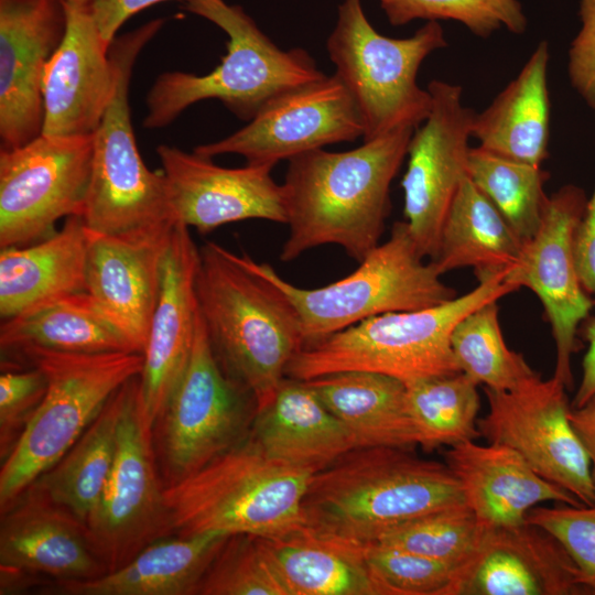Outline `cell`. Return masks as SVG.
<instances>
[{"instance_id": "1", "label": "cell", "mask_w": 595, "mask_h": 595, "mask_svg": "<svg viewBox=\"0 0 595 595\" xmlns=\"http://www.w3.org/2000/svg\"><path fill=\"white\" fill-rule=\"evenodd\" d=\"M414 129H400L349 151L316 149L289 160L284 196L289 235L280 259L336 245L360 262L380 242L390 185Z\"/></svg>"}, {"instance_id": "2", "label": "cell", "mask_w": 595, "mask_h": 595, "mask_svg": "<svg viewBox=\"0 0 595 595\" xmlns=\"http://www.w3.org/2000/svg\"><path fill=\"white\" fill-rule=\"evenodd\" d=\"M464 502L446 464L392 446L356 447L314 473L304 528L359 544L425 513Z\"/></svg>"}, {"instance_id": "3", "label": "cell", "mask_w": 595, "mask_h": 595, "mask_svg": "<svg viewBox=\"0 0 595 595\" xmlns=\"http://www.w3.org/2000/svg\"><path fill=\"white\" fill-rule=\"evenodd\" d=\"M196 278L198 312L225 372L256 401L273 396L304 346L299 314L271 281L215 242L201 249Z\"/></svg>"}, {"instance_id": "4", "label": "cell", "mask_w": 595, "mask_h": 595, "mask_svg": "<svg viewBox=\"0 0 595 595\" xmlns=\"http://www.w3.org/2000/svg\"><path fill=\"white\" fill-rule=\"evenodd\" d=\"M505 275L501 271L479 278L473 290L439 305L377 315L305 345L291 359L286 377L310 380L364 370L408 382L461 372L452 332L477 307L518 290Z\"/></svg>"}, {"instance_id": "5", "label": "cell", "mask_w": 595, "mask_h": 595, "mask_svg": "<svg viewBox=\"0 0 595 595\" xmlns=\"http://www.w3.org/2000/svg\"><path fill=\"white\" fill-rule=\"evenodd\" d=\"M184 9L227 34V53L205 75H159L145 97L148 113L142 125L147 129L169 126L187 107L205 99H217L237 118L250 121L277 96L325 75L305 50L278 47L240 6L186 0Z\"/></svg>"}, {"instance_id": "6", "label": "cell", "mask_w": 595, "mask_h": 595, "mask_svg": "<svg viewBox=\"0 0 595 595\" xmlns=\"http://www.w3.org/2000/svg\"><path fill=\"white\" fill-rule=\"evenodd\" d=\"M313 473L267 455L248 434L174 485L164 487L173 534L205 532L274 538L303 523Z\"/></svg>"}, {"instance_id": "7", "label": "cell", "mask_w": 595, "mask_h": 595, "mask_svg": "<svg viewBox=\"0 0 595 595\" xmlns=\"http://www.w3.org/2000/svg\"><path fill=\"white\" fill-rule=\"evenodd\" d=\"M29 366L44 372L47 390L1 465V512L63 457L123 383L141 374L143 356L32 349L1 360V369Z\"/></svg>"}, {"instance_id": "8", "label": "cell", "mask_w": 595, "mask_h": 595, "mask_svg": "<svg viewBox=\"0 0 595 595\" xmlns=\"http://www.w3.org/2000/svg\"><path fill=\"white\" fill-rule=\"evenodd\" d=\"M240 261L275 284L299 314L304 346L367 318L390 312L413 311L456 296L433 261L424 262L407 223L397 221L389 238L372 249L358 268L324 286L293 285L264 262L246 253Z\"/></svg>"}, {"instance_id": "9", "label": "cell", "mask_w": 595, "mask_h": 595, "mask_svg": "<svg viewBox=\"0 0 595 595\" xmlns=\"http://www.w3.org/2000/svg\"><path fill=\"white\" fill-rule=\"evenodd\" d=\"M164 22L151 20L117 36L109 46L115 87L93 134L91 175L82 214L93 234L118 235L175 224L163 172L151 171L140 155L129 105L134 63Z\"/></svg>"}, {"instance_id": "10", "label": "cell", "mask_w": 595, "mask_h": 595, "mask_svg": "<svg viewBox=\"0 0 595 595\" xmlns=\"http://www.w3.org/2000/svg\"><path fill=\"white\" fill-rule=\"evenodd\" d=\"M326 46L335 75L358 108L364 141L415 130L428 118L432 96L416 76L431 53L447 46L437 21H428L410 37H388L371 25L361 0H344Z\"/></svg>"}, {"instance_id": "11", "label": "cell", "mask_w": 595, "mask_h": 595, "mask_svg": "<svg viewBox=\"0 0 595 595\" xmlns=\"http://www.w3.org/2000/svg\"><path fill=\"white\" fill-rule=\"evenodd\" d=\"M255 412L251 393L218 363L199 315L187 367L152 429L164 487L240 443Z\"/></svg>"}, {"instance_id": "12", "label": "cell", "mask_w": 595, "mask_h": 595, "mask_svg": "<svg viewBox=\"0 0 595 595\" xmlns=\"http://www.w3.org/2000/svg\"><path fill=\"white\" fill-rule=\"evenodd\" d=\"M85 530L106 572L126 564L153 541L173 534L152 432L140 415L139 376L123 385L113 465Z\"/></svg>"}, {"instance_id": "13", "label": "cell", "mask_w": 595, "mask_h": 595, "mask_svg": "<svg viewBox=\"0 0 595 595\" xmlns=\"http://www.w3.org/2000/svg\"><path fill=\"white\" fill-rule=\"evenodd\" d=\"M93 164V134L42 133L0 151V248L40 241L58 219L82 216Z\"/></svg>"}, {"instance_id": "14", "label": "cell", "mask_w": 595, "mask_h": 595, "mask_svg": "<svg viewBox=\"0 0 595 595\" xmlns=\"http://www.w3.org/2000/svg\"><path fill=\"white\" fill-rule=\"evenodd\" d=\"M565 389L554 376H538L511 391L484 388L488 412L477 428L488 443L512 448L541 477L589 506L595 504V482L570 421Z\"/></svg>"}, {"instance_id": "15", "label": "cell", "mask_w": 595, "mask_h": 595, "mask_svg": "<svg viewBox=\"0 0 595 595\" xmlns=\"http://www.w3.org/2000/svg\"><path fill=\"white\" fill-rule=\"evenodd\" d=\"M364 134L354 98L334 74L292 88L269 102L241 129L194 152L214 158L238 154L247 164L274 166L279 161Z\"/></svg>"}, {"instance_id": "16", "label": "cell", "mask_w": 595, "mask_h": 595, "mask_svg": "<svg viewBox=\"0 0 595 595\" xmlns=\"http://www.w3.org/2000/svg\"><path fill=\"white\" fill-rule=\"evenodd\" d=\"M428 90L432 108L410 139L401 187L404 221L420 253L432 260L450 206L468 176L476 112L463 105L459 85L434 79Z\"/></svg>"}, {"instance_id": "17", "label": "cell", "mask_w": 595, "mask_h": 595, "mask_svg": "<svg viewBox=\"0 0 595 595\" xmlns=\"http://www.w3.org/2000/svg\"><path fill=\"white\" fill-rule=\"evenodd\" d=\"M586 204L585 192L572 184L550 196L539 229L522 245L505 275L506 282L530 289L542 302L556 349L553 376L566 388L573 379L571 357L577 326L593 306L581 283L574 252L575 231Z\"/></svg>"}, {"instance_id": "18", "label": "cell", "mask_w": 595, "mask_h": 595, "mask_svg": "<svg viewBox=\"0 0 595 595\" xmlns=\"http://www.w3.org/2000/svg\"><path fill=\"white\" fill-rule=\"evenodd\" d=\"M175 223L202 234L225 224L264 219L286 223L282 185L270 165L223 167L212 158L176 147L156 148Z\"/></svg>"}, {"instance_id": "19", "label": "cell", "mask_w": 595, "mask_h": 595, "mask_svg": "<svg viewBox=\"0 0 595 595\" xmlns=\"http://www.w3.org/2000/svg\"><path fill=\"white\" fill-rule=\"evenodd\" d=\"M66 30L64 0H0L1 150L43 132V76Z\"/></svg>"}, {"instance_id": "20", "label": "cell", "mask_w": 595, "mask_h": 595, "mask_svg": "<svg viewBox=\"0 0 595 595\" xmlns=\"http://www.w3.org/2000/svg\"><path fill=\"white\" fill-rule=\"evenodd\" d=\"M199 259L201 251L190 228L176 223L163 257L161 290L139 375L140 415L150 432L178 385L193 350L199 317L196 295Z\"/></svg>"}, {"instance_id": "21", "label": "cell", "mask_w": 595, "mask_h": 595, "mask_svg": "<svg viewBox=\"0 0 595 595\" xmlns=\"http://www.w3.org/2000/svg\"><path fill=\"white\" fill-rule=\"evenodd\" d=\"M66 30L43 76L44 134L91 136L110 102L115 72L89 0H64Z\"/></svg>"}, {"instance_id": "22", "label": "cell", "mask_w": 595, "mask_h": 595, "mask_svg": "<svg viewBox=\"0 0 595 595\" xmlns=\"http://www.w3.org/2000/svg\"><path fill=\"white\" fill-rule=\"evenodd\" d=\"M175 224L118 235L90 232L85 291L140 354L159 299L163 257Z\"/></svg>"}, {"instance_id": "23", "label": "cell", "mask_w": 595, "mask_h": 595, "mask_svg": "<svg viewBox=\"0 0 595 595\" xmlns=\"http://www.w3.org/2000/svg\"><path fill=\"white\" fill-rule=\"evenodd\" d=\"M587 593L564 548L528 522L512 528H486L477 549L461 566L453 589V595Z\"/></svg>"}, {"instance_id": "24", "label": "cell", "mask_w": 595, "mask_h": 595, "mask_svg": "<svg viewBox=\"0 0 595 595\" xmlns=\"http://www.w3.org/2000/svg\"><path fill=\"white\" fill-rule=\"evenodd\" d=\"M0 566L57 581L89 580L106 573L85 527L35 485L1 512Z\"/></svg>"}, {"instance_id": "25", "label": "cell", "mask_w": 595, "mask_h": 595, "mask_svg": "<svg viewBox=\"0 0 595 595\" xmlns=\"http://www.w3.org/2000/svg\"><path fill=\"white\" fill-rule=\"evenodd\" d=\"M445 464L457 478L464 504L486 528H512L545 501L583 504L544 479L512 448L466 441L445 450Z\"/></svg>"}, {"instance_id": "26", "label": "cell", "mask_w": 595, "mask_h": 595, "mask_svg": "<svg viewBox=\"0 0 595 595\" xmlns=\"http://www.w3.org/2000/svg\"><path fill=\"white\" fill-rule=\"evenodd\" d=\"M249 435L270 457L313 474L357 447L306 381L290 377L256 409Z\"/></svg>"}, {"instance_id": "27", "label": "cell", "mask_w": 595, "mask_h": 595, "mask_svg": "<svg viewBox=\"0 0 595 595\" xmlns=\"http://www.w3.org/2000/svg\"><path fill=\"white\" fill-rule=\"evenodd\" d=\"M90 231L82 216L66 218L48 237L0 250V316L2 321L39 305L85 291Z\"/></svg>"}, {"instance_id": "28", "label": "cell", "mask_w": 595, "mask_h": 595, "mask_svg": "<svg viewBox=\"0 0 595 595\" xmlns=\"http://www.w3.org/2000/svg\"><path fill=\"white\" fill-rule=\"evenodd\" d=\"M229 534L166 536L120 567L89 580L57 581L45 594L192 595Z\"/></svg>"}, {"instance_id": "29", "label": "cell", "mask_w": 595, "mask_h": 595, "mask_svg": "<svg viewBox=\"0 0 595 595\" xmlns=\"http://www.w3.org/2000/svg\"><path fill=\"white\" fill-rule=\"evenodd\" d=\"M549 45L541 41L519 74L482 112L472 137L480 148L515 161L541 165L549 156Z\"/></svg>"}, {"instance_id": "30", "label": "cell", "mask_w": 595, "mask_h": 595, "mask_svg": "<svg viewBox=\"0 0 595 595\" xmlns=\"http://www.w3.org/2000/svg\"><path fill=\"white\" fill-rule=\"evenodd\" d=\"M304 381L349 431L357 447L419 445L403 381L364 370L339 371Z\"/></svg>"}, {"instance_id": "31", "label": "cell", "mask_w": 595, "mask_h": 595, "mask_svg": "<svg viewBox=\"0 0 595 595\" xmlns=\"http://www.w3.org/2000/svg\"><path fill=\"white\" fill-rule=\"evenodd\" d=\"M1 360L32 349L71 354L138 353L86 292L64 295L2 321Z\"/></svg>"}, {"instance_id": "32", "label": "cell", "mask_w": 595, "mask_h": 595, "mask_svg": "<svg viewBox=\"0 0 595 595\" xmlns=\"http://www.w3.org/2000/svg\"><path fill=\"white\" fill-rule=\"evenodd\" d=\"M259 539L288 595H381L366 562L364 544L304 527Z\"/></svg>"}, {"instance_id": "33", "label": "cell", "mask_w": 595, "mask_h": 595, "mask_svg": "<svg viewBox=\"0 0 595 595\" xmlns=\"http://www.w3.org/2000/svg\"><path fill=\"white\" fill-rule=\"evenodd\" d=\"M521 248L501 214L466 176L446 214L437 252L431 261L442 274L472 267L479 279L507 271Z\"/></svg>"}, {"instance_id": "34", "label": "cell", "mask_w": 595, "mask_h": 595, "mask_svg": "<svg viewBox=\"0 0 595 595\" xmlns=\"http://www.w3.org/2000/svg\"><path fill=\"white\" fill-rule=\"evenodd\" d=\"M123 385L110 397L76 443L32 484L53 502L68 510L84 527L113 465Z\"/></svg>"}, {"instance_id": "35", "label": "cell", "mask_w": 595, "mask_h": 595, "mask_svg": "<svg viewBox=\"0 0 595 595\" xmlns=\"http://www.w3.org/2000/svg\"><path fill=\"white\" fill-rule=\"evenodd\" d=\"M419 445L430 451L479 437V386L463 372L404 382Z\"/></svg>"}, {"instance_id": "36", "label": "cell", "mask_w": 595, "mask_h": 595, "mask_svg": "<svg viewBox=\"0 0 595 595\" xmlns=\"http://www.w3.org/2000/svg\"><path fill=\"white\" fill-rule=\"evenodd\" d=\"M467 173L523 245L539 229L549 197V173L539 165L507 159L480 147L470 148Z\"/></svg>"}, {"instance_id": "37", "label": "cell", "mask_w": 595, "mask_h": 595, "mask_svg": "<svg viewBox=\"0 0 595 595\" xmlns=\"http://www.w3.org/2000/svg\"><path fill=\"white\" fill-rule=\"evenodd\" d=\"M451 346L461 372L484 388L511 391L539 376L521 354L507 346L497 301L466 315L453 329Z\"/></svg>"}, {"instance_id": "38", "label": "cell", "mask_w": 595, "mask_h": 595, "mask_svg": "<svg viewBox=\"0 0 595 595\" xmlns=\"http://www.w3.org/2000/svg\"><path fill=\"white\" fill-rule=\"evenodd\" d=\"M485 529L462 502L401 523L371 543L403 549L461 569L477 549Z\"/></svg>"}, {"instance_id": "39", "label": "cell", "mask_w": 595, "mask_h": 595, "mask_svg": "<svg viewBox=\"0 0 595 595\" xmlns=\"http://www.w3.org/2000/svg\"><path fill=\"white\" fill-rule=\"evenodd\" d=\"M379 3L392 25L418 19L453 20L484 39L501 26L521 34L528 24L518 0H379Z\"/></svg>"}, {"instance_id": "40", "label": "cell", "mask_w": 595, "mask_h": 595, "mask_svg": "<svg viewBox=\"0 0 595 595\" xmlns=\"http://www.w3.org/2000/svg\"><path fill=\"white\" fill-rule=\"evenodd\" d=\"M199 595H288L259 537L231 534L205 572Z\"/></svg>"}, {"instance_id": "41", "label": "cell", "mask_w": 595, "mask_h": 595, "mask_svg": "<svg viewBox=\"0 0 595 595\" xmlns=\"http://www.w3.org/2000/svg\"><path fill=\"white\" fill-rule=\"evenodd\" d=\"M364 549L381 595H453L459 567L379 543L364 544Z\"/></svg>"}, {"instance_id": "42", "label": "cell", "mask_w": 595, "mask_h": 595, "mask_svg": "<svg viewBox=\"0 0 595 595\" xmlns=\"http://www.w3.org/2000/svg\"><path fill=\"white\" fill-rule=\"evenodd\" d=\"M526 522L551 534L576 565L582 583L595 594V504L534 507Z\"/></svg>"}, {"instance_id": "43", "label": "cell", "mask_w": 595, "mask_h": 595, "mask_svg": "<svg viewBox=\"0 0 595 595\" xmlns=\"http://www.w3.org/2000/svg\"><path fill=\"white\" fill-rule=\"evenodd\" d=\"M0 376V457L13 451L46 390L44 372L34 367L1 369Z\"/></svg>"}, {"instance_id": "44", "label": "cell", "mask_w": 595, "mask_h": 595, "mask_svg": "<svg viewBox=\"0 0 595 595\" xmlns=\"http://www.w3.org/2000/svg\"><path fill=\"white\" fill-rule=\"evenodd\" d=\"M581 26L567 58L570 83L595 113V0H580Z\"/></svg>"}, {"instance_id": "45", "label": "cell", "mask_w": 595, "mask_h": 595, "mask_svg": "<svg viewBox=\"0 0 595 595\" xmlns=\"http://www.w3.org/2000/svg\"><path fill=\"white\" fill-rule=\"evenodd\" d=\"M164 1L167 0H89V6L102 39L110 45L127 20Z\"/></svg>"}, {"instance_id": "46", "label": "cell", "mask_w": 595, "mask_h": 595, "mask_svg": "<svg viewBox=\"0 0 595 595\" xmlns=\"http://www.w3.org/2000/svg\"><path fill=\"white\" fill-rule=\"evenodd\" d=\"M574 252L581 283L595 294V188L575 231Z\"/></svg>"}, {"instance_id": "47", "label": "cell", "mask_w": 595, "mask_h": 595, "mask_svg": "<svg viewBox=\"0 0 595 595\" xmlns=\"http://www.w3.org/2000/svg\"><path fill=\"white\" fill-rule=\"evenodd\" d=\"M569 416L586 451L595 482V397L580 408L572 407Z\"/></svg>"}, {"instance_id": "48", "label": "cell", "mask_w": 595, "mask_h": 595, "mask_svg": "<svg viewBox=\"0 0 595 595\" xmlns=\"http://www.w3.org/2000/svg\"><path fill=\"white\" fill-rule=\"evenodd\" d=\"M588 348L583 359L582 379L572 407L580 408L595 397V318L586 329Z\"/></svg>"}]
</instances>
